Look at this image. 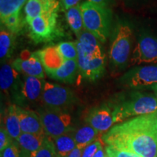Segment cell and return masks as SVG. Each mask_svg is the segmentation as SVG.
<instances>
[{
  "mask_svg": "<svg viewBox=\"0 0 157 157\" xmlns=\"http://www.w3.org/2000/svg\"><path fill=\"white\" fill-rule=\"evenodd\" d=\"M108 146L141 157H157V111L117 124L102 137Z\"/></svg>",
  "mask_w": 157,
  "mask_h": 157,
  "instance_id": "cell-1",
  "label": "cell"
},
{
  "mask_svg": "<svg viewBox=\"0 0 157 157\" xmlns=\"http://www.w3.org/2000/svg\"><path fill=\"white\" fill-rule=\"evenodd\" d=\"M109 103L112 108L115 124L157 111L156 94L135 91Z\"/></svg>",
  "mask_w": 157,
  "mask_h": 157,
  "instance_id": "cell-2",
  "label": "cell"
},
{
  "mask_svg": "<svg viewBox=\"0 0 157 157\" xmlns=\"http://www.w3.org/2000/svg\"><path fill=\"white\" fill-rule=\"evenodd\" d=\"M84 30L93 34L101 42H105L111 32L113 14L111 8L86 1L81 4Z\"/></svg>",
  "mask_w": 157,
  "mask_h": 157,
  "instance_id": "cell-3",
  "label": "cell"
},
{
  "mask_svg": "<svg viewBox=\"0 0 157 157\" xmlns=\"http://www.w3.org/2000/svg\"><path fill=\"white\" fill-rule=\"evenodd\" d=\"M133 31L127 23H118L109 50V58L115 67L122 68L128 63L132 46Z\"/></svg>",
  "mask_w": 157,
  "mask_h": 157,
  "instance_id": "cell-4",
  "label": "cell"
},
{
  "mask_svg": "<svg viewBox=\"0 0 157 157\" xmlns=\"http://www.w3.org/2000/svg\"><path fill=\"white\" fill-rule=\"evenodd\" d=\"M37 113L42 121L45 135L52 139L73 130L71 117L67 111L41 108Z\"/></svg>",
  "mask_w": 157,
  "mask_h": 157,
  "instance_id": "cell-5",
  "label": "cell"
},
{
  "mask_svg": "<svg viewBox=\"0 0 157 157\" xmlns=\"http://www.w3.org/2000/svg\"><path fill=\"white\" fill-rule=\"evenodd\" d=\"M119 82L129 89L151 90L157 93V65L133 68L119 78Z\"/></svg>",
  "mask_w": 157,
  "mask_h": 157,
  "instance_id": "cell-6",
  "label": "cell"
},
{
  "mask_svg": "<svg viewBox=\"0 0 157 157\" xmlns=\"http://www.w3.org/2000/svg\"><path fill=\"white\" fill-rule=\"evenodd\" d=\"M76 101L75 95L69 88L44 81L41 98L44 107L67 111Z\"/></svg>",
  "mask_w": 157,
  "mask_h": 157,
  "instance_id": "cell-7",
  "label": "cell"
},
{
  "mask_svg": "<svg viewBox=\"0 0 157 157\" xmlns=\"http://www.w3.org/2000/svg\"><path fill=\"white\" fill-rule=\"evenodd\" d=\"M58 11L45 13L29 23L31 38L36 43L47 42L56 36L58 30Z\"/></svg>",
  "mask_w": 157,
  "mask_h": 157,
  "instance_id": "cell-8",
  "label": "cell"
},
{
  "mask_svg": "<svg viewBox=\"0 0 157 157\" xmlns=\"http://www.w3.org/2000/svg\"><path fill=\"white\" fill-rule=\"evenodd\" d=\"M141 64L157 65V39L149 35L139 39L129 58L130 66Z\"/></svg>",
  "mask_w": 157,
  "mask_h": 157,
  "instance_id": "cell-9",
  "label": "cell"
},
{
  "mask_svg": "<svg viewBox=\"0 0 157 157\" xmlns=\"http://www.w3.org/2000/svg\"><path fill=\"white\" fill-rule=\"evenodd\" d=\"M12 66L19 73L25 76H33L44 79L46 76L42 63L36 52L23 51L18 58L12 62Z\"/></svg>",
  "mask_w": 157,
  "mask_h": 157,
  "instance_id": "cell-10",
  "label": "cell"
},
{
  "mask_svg": "<svg viewBox=\"0 0 157 157\" xmlns=\"http://www.w3.org/2000/svg\"><path fill=\"white\" fill-rule=\"evenodd\" d=\"M85 121L99 132L106 133L115 124L112 108L109 103L93 108L86 116Z\"/></svg>",
  "mask_w": 157,
  "mask_h": 157,
  "instance_id": "cell-11",
  "label": "cell"
},
{
  "mask_svg": "<svg viewBox=\"0 0 157 157\" xmlns=\"http://www.w3.org/2000/svg\"><path fill=\"white\" fill-rule=\"evenodd\" d=\"M79 73L90 81H95L103 75L105 69V56H88L77 46Z\"/></svg>",
  "mask_w": 157,
  "mask_h": 157,
  "instance_id": "cell-12",
  "label": "cell"
},
{
  "mask_svg": "<svg viewBox=\"0 0 157 157\" xmlns=\"http://www.w3.org/2000/svg\"><path fill=\"white\" fill-rule=\"evenodd\" d=\"M17 113L22 133L45 135L44 127L38 113L17 105Z\"/></svg>",
  "mask_w": 157,
  "mask_h": 157,
  "instance_id": "cell-13",
  "label": "cell"
},
{
  "mask_svg": "<svg viewBox=\"0 0 157 157\" xmlns=\"http://www.w3.org/2000/svg\"><path fill=\"white\" fill-rule=\"evenodd\" d=\"M44 83V81L42 78L25 76L22 83H21L17 98L31 103L41 101Z\"/></svg>",
  "mask_w": 157,
  "mask_h": 157,
  "instance_id": "cell-14",
  "label": "cell"
},
{
  "mask_svg": "<svg viewBox=\"0 0 157 157\" xmlns=\"http://www.w3.org/2000/svg\"><path fill=\"white\" fill-rule=\"evenodd\" d=\"M60 2L58 0H28L25 5V21L27 23L45 13L59 10Z\"/></svg>",
  "mask_w": 157,
  "mask_h": 157,
  "instance_id": "cell-15",
  "label": "cell"
},
{
  "mask_svg": "<svg viewBox=\"0 0 157 157\" xmlns=\"http://www.w3.org/2000/svg\"><path fill=\"white\" fill-rule=\"evenodd\" d=\"M36 54L42 63L46 73L58 69L66 62V60L58 52L56 46L47 47L36 52Z\"/></svg>",
  "mask_w": 157,
  "mask_h": 157,
  "instance_id": "cell-16",
  "label": "cell"
},
{
  "mask_svg": "<svg viewBox=\"0 0 157 157\" xmlns=\"http://www.w3.org/2000/svg\"><path fill=\"white\" fill-rule=\"evenodd\" d=\"M77 46L87 56L91 57H98L105 56L101 42L96 37L84 30L79 36L76 41Z\"/></svg>",
  "mask_w": 157,
  "mask_h": 157,
  "instance_id": "cell-17",
  "label": "cell"
},
{
  "mask_svg": "<svg viewBox=\"0 0 157 157\" xmlns=\"http://www.w3.org/2000/svg\"><path fill=\"white\" fill-rule=\"evenodd\" d=\"M1 126L7 130L14 140H16L17 137L22 134L16 105H10L5 110L4 114L2 117Z\"/></svg>",
  "mask_w": 157,
  "mask_h": 157,
  "instance_id": "cell-18",
  "label": "cell"
},
{
  "mask_svg": "<svg viewBox=\"0 0 157 157\" xmlns=\"http://www.w3.org/2000/svg\"><path fill=\"white\" fill-rule=\"evenodd\" d=\"M78 70L77 60H66L61 67L46 73L50 78L63 83H73L75 81Z\"/></svg>",
  "mask_w": 157,
  "mask_h": 157,
  "instance_id": "cell-19",
  "label": "cell"
},
{
  "mask_svg": "<svg viewBox=\"0 0 157 157\" xmlns=\"http://www.w3.org/2000/svg\"><path fill=\"white\" fill-rule=\"evenodd\" d=\"M19 72L11 64L5 63L0 70V87L4 93L9 94L11 90L17 91Z\"/></svg>",
  "mask_w": 157,
  "mask_h": 157,
  "instance_id": "cell-20",
  "label": "cell"
},
{
  "mask_svg": "<svg viewBox=\"0 0 157 157\" xmlns=\"http://www.w3.org/2000/svg\"><path fill=\"white\" fill-rule=\"evenodd\" d=\"M47 137L48 136L46 135L22 133L15 141L23 151L30 157L31 154L42 146Z\"/></svg>",
  "mask_w": 157,
  "mask_h": 157,
  "instance_id": "cell-21",
  "label": "cell"
},
{
  "mask_svg": "<svg viewBox=\"0 0 157 157\" xmlns=\"http://www.w3.org/2000/svg\"><path fill=\"white\" fill-rule=\"evenodd\" d=\"M101 132L97 129L93 128L89 124H86L78 128L76 130L73 131L74 140H75L76 147L78 148L83 149L88 145L94 141L98 140Z\"/></svg>",
  "mask_w": 157,
  "mask_h": 157,
  "instance_id": "cell-22",
  "label": "cell"
},
{
  "mask_svg": "<svg viewBox=\"0 0 157 157\" xmlns=\"http://www.w3.org/2000/svg\"><path fill=\"white\" fill-rule=\"evenodd\" d=\"M73 131L52 139L58 156L66 157L76 147Z\"/></svg>",
  "mask_w": 157,
  "mask_h": 157,
  "instance_id": "cell-23",
  "label": "cell"
},
{
  "mask_svg": "<svg viewBox=\"0 0 157 157\" xmlns=\"http://www.w3.org/2000/svg\"><path fill=\"white\" fill-rule=\"evenodd\" d=\"M66 16L70 28L78 37L84 31L81 5H77L67 10Z\"/></svg>",
  "mask_w": 157,
  "mask_h": 157,
  "instance_id": "cell-24",
  "label": "cell"
},
{
  "mask_svg": "<svg viewBox=\"0 0 157 157\" xmlns=\"http://www.w3.org/2000/svg\"><path fill=\"white\" fill-rule=\"evenodd\" d=\"M15 34L1 25L0 31V58L1 61L7 60L10 57L14 48Z\"/></svg>",
  "mask_w": 157,
  "mask_h": 157,
  "instance_id": "cell-25",
  "label": "cell"
},
{
  "mask_svg": "<svg viewBox=\"0 0 157 157\" xmlns=\"http://www.w3.org/2000/svg\"><path fill=\"white\" fill-rule=\"evenodd\" d=\"M28 0H0V19L3 20L21 12Z\"/></svg>",
  "mask_w": 157,
  "mask_h": 157,
  "instance_id": "cell-26",
  "label": "cell"
},
{
  "mask_svg": "<svg viewBox=\"0 0 157 157\" xmlns=\"http://www.w3.org/2000/svg\"><path fill=\"white\" fill-rule=\"evenodd\" d=\"M58 52L66 60H77L78 49L76 42H63L56 45Z\"/></svg>",
  "mask_w": 157,
  "mask_h": 157,
  "instance_id": "cell-27",
  "label": "cell"
},
{
  "mask_svg": "<svg viewBox=\"0 0 157 157\" xmlns=\"http://www.w3.org/2000/svg\"><path fill=\"white\" fill-rule=\"evenodd\" d=\"M1 24L13 34L18 33L23 26V21L21 12L15 13L6 18L1 20Z\"/></svg>",
  "mask_w": 157,
  "mask_h": 157,
  "instance_id": "cell-28",
  "label": "cell"
},
{
  "mask_svg": "<svg viewBox=\"0 0 157 157\" xmlns=\"http://www.w3.org/2000/svg\"><path fill=\"white\" fill-rule=\"evenodd\" d=\"M56 147L53 140L50 137H47L46 140L42 146L36 151L31 154L30 157H57Z\"/></svg>",
  "mask_w": 157,
  "mask_h": 157,
  "instance_id": "cell-29",
  "label": "cell"
},
{
  "mask_svg": "<svg viewBox=\"0 0 157 157\" xmlns=\"http://www.w3.org/2000/svg\"><path fill=\"white\" fill-rule=\"evenodd\" d=\"M1 153V157H29L18 146L16 141H14L10 146L6 148Z\"/></svg>",
  "mask_w": 157,
  "mask_h": 157,
  "instance_id": "cell-30",
  "label": "cell"
},
{
  "mask_svg": "<svg viewBox=\"0 0 157 157\" xmlns=\"http://www.w3.org/2000/svg\"><path fill=\"white\" fill-rule=\"evenodd\" d=\"M105 152L111 157H141L139 155L126 149L111 146H107L105 147Z\"/></svg>",
  "mask_w": 157,
  "mask_h": 157,
  "instance_id": "cell-31",
  "label": "cell"
},
{
  "mask_svg": "<svg viewBox=\"0 0 157 157\" xmlns=\"http://www.w3.org/2000/svg\"><path fill=\"white\" fill-rule=\"evenodd\" d=\"M101 148H102L101 142L99 140H96L83 149L82 157H93Z\"/></svg>",
  "mask_w": 157,
  "mask_h": 157,
  "instance_id": "cell-32",
  "label": "cell"
},
{
  "mask_svg": "<svg viewBox=\"0 0 157 157\" xmlns=\"http://www.w3.org/2000/svg\"><path fill=\"white\" fill-rule=\"evenodd\" d=\"M14 140L8 134L7 130L1 126L0 128V152L3 151L6 148L14 142Z\"/></svg>",
  "mask_w": 157,
  "mask_h": 157,
  "instance_id": "cell-33",
  "label": "cell"
},
{
  "mask_svg": "<svg viewBox=\"0 0 157 157\" xmlns=\"http://www.w3.org/2000/svg\"><path fill=\"white\" fill-rule=\"evenodd\" d=\"M87 1L95 5L108 7V8H111V7L116 5V0H87Z\"/></svg>",
  "mask_w": 157,
  "mask_h": 157,
  "instance_id": "cell-34",
  "label": "cell"
},
{
  "mask_svg": "<svg viewBox=\"0 0 157 157\" xmlns=\"http://www.w3.org/2000/svg\"><path fill=\"white\" fill-rule=\"evenodd\" d=\"M81 0H62V4L63 5L64 8L67 10L71 7H74V6L79 5Z\"/></svg>",
  "mask_w": 157,
  "mask_h": 157,
  "instance_id": "cell-35",
  "label": "cell"
},
{
  "mask_svg": "<svg viewBox=\"0 0 157 157\" xmlns=\"http://www.w3.org/2000/svg\"><path fill=\"white\" fill-rule=\"evenodd\" d=\"M66 157H82V150L76 147Z\"/></svg>",
  "mask_w": 157,
  "mask_h": 157,
  "instance_id": "cell-36",
  "label": "cell"
},
{
  "mask_svg": "<svg viewBox=\"0 0 157 157\" xmlns=\"http://www.w3.org/2000/svg\"><path fill=\"white\" fill-rule=\"evenodd\" d=\"M105 154H106V153L104 151V150L103 149V147H102V148H101L98 151V152L96 153V154H95V156H94L93 157H105Z\"/></svg>",
  "mask_w": 157,
  "mask_h": 157,
  "instance_id": "cell-37",
  "label": "cell"
},
{
  "mask_svg": "<svg viewBox=\"0 0 157 157\" xmlns=\"http://www.w3.org/2000/svg\"><path fill=\"white\" fill-rule=\"evenodd\" d=\"M119 1L122 2L126 4V5H134V4H137L139 1H140V0H119Z\"/></svg>",
  "mask_w": 157,
  "mask_h": 157,
  "instance_id": "cell-38",
  "label": "cell"
},
{
  "mask_svg": "<svg viewBox=\"0 0 157 157\" xmlns=\"http://www.w3.org/2000/svg\"><path fill=\"white\" fill-rule=\"evenodd\" d=\"M105 153H106V152H105ZM105 157H111V156H109V155H108L107 154H105Z\"/></svg>",
  "mask_w": 157,
  "mask_h": 157,
  "instance_id": "cell-39",
  "label": "cell"
},
{
  "mask_svg": "<svg viewBox=\"0 0 157 157\" xmlns=\"http://www.w3.org/2000/svg\"><path fill=\"white\" fill-rule=\"evenodd\" d=\"M155 94H156V98H157V93H155Z\"/></svg>",
  "mask_w": 157,
  "mask_h": 157,
  "instance_id": "cell-40",
  "label": "cell"
},
{
  "mask_svg": "<svg viewBox=\"0 0 157 157\" xmlns=\"http://www.w3.org/2000/svg\"><path fill=\"white\" fill-rule=\"evenodd\" d=\"M57 157H62V156H58Z\"/></svg>",
  "mask_w": 157,
  "mask_h": 157,
  "instance_id": "cell-41",
  "label": "cell"
}]
</instances>
